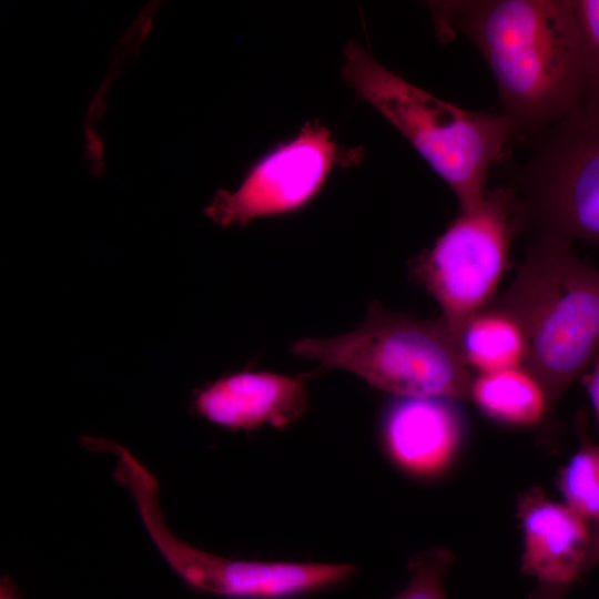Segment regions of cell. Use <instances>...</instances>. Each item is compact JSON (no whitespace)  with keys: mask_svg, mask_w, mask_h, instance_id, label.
<instances>
[{"mask_svg":"<svg viewBox=\"0 0 599 599\" xmlns=\"http://www.w3.org/2000/svg\"><path fill=\"white\" fill-rule=\"evenodd\" d=\"M589 546L583 564V573L599 565V520L588 521Z\"/></svg>","mask_w":599,"mask_h":599,"instance_id":"obj_18","label":"cell"},{"mask_svg":"<svg viewBox=\"0 0 599 599\" xmlns=\"http://www.w3.org/2000/svg\"><path fill=\"white\" fill-rule=\"evenodd\" d=\"M192 407L206 420L234 432L266 424L283 429L307 412L308 395L303 378L242 370L199 389Z\"/></svg>","mask_w":599,"mask_h":599,"instance_id":"obj_10","label":"cell"},{"mask_svg":"<svg viewBox=\"0 0 599 599\" xmlns=\"http://www.w3.org/2000/svg\"><path fill=\"white\" fill-rule=\"evenodd\" d=\"M358 156L352 150L344 152L319 121L307 122L293 139L256 161L235 190H219L204 213L229 227L295 212L318 194L336 165L352 164Z\"/></svg>","mask_w":599,"mask_h":599,"instance_id":"obj_8","label":"cell"},{"mask_svg":"<svg viewBox=\"0 0 599 599\" xmlns=\"http://www.w3.org/2000/svg\"><path fill=\"white\" fill-rule=\"evenodd\" d=\"M580 446L558 475L566 505L587 521L599 520V446L580 433Z\"/></svg>","mask_w":599,"mask_h":599,"instance_id":"obj_14","label":"cell"},{"mask_svg":"<svg viewBox=\"0 0 599 599\" xmlns=\"http://www.w3.org/2000/svg\"><path fill=\"white\" fill-rule=\"evenodd\" d=\"M0 599H19L17 587L8 576L1 578Z\"/></svg>","mask_w":599,"mask_h":599,"instance_id":"obj_19","label":"cell"},{"mask_svg":"<svg viewBox=\"0 0 599 599\" xmlns=\"http://www.w3.org/2000/svg\"><path fill=\"white\" fill-rule=\"evenodd\" d=\"M458 344L468 367L479 374L526 365L528 347L522 327L493 303L466 322Z\"/></svg>","mask_w":599,"mask_h":599,"instance_id":"obj_12","label":"cell"},{"mask_svg":"<svg viewBox=\"0 0 599 599\" xmlns=\"http://www.w3.org/2000/svg\"><path fill=\"white\" fill-rule=\"evenodd\" d=\"M583 53L582 109L599 118V0H573Z\"/></svg>","mask_w":599,"mask_h":599,"instance_id":"obj_16","label":"cell"},{"mask_svg":"<svg viewBox=\"0 0 599 599\" xmlns=\"http://www.w3.org/2000/svg\"><path fill=\"white\" fill-rule=\"evenodd\" d=\"M342 73L447 183L460 212L484 201L493 166L516 140L506 115L440 100L386 69L356 40L344 49Z\"/></svg>","mask_w":599,"mask_h":599,"instance_id":"obj_2","label":"cell"},{"mask_svg":"<svg viewBox=\"0 0 599 599\" xmlns=\"http://www.w3.org/2000/svg\"><path fill=\"white\" fill-rule=\"evenodd\" d=\"M519 229L512 191L500 185L410 261L413 280L438 302L440 318L457 339L466 322L490 304Z\"/></svg>","mask_w":599,"mask_h":599,"instance_id":"obj_7","label":"cell"},{"mask_svg":"<svg viewBox=\"0 0 599 599\" xmlns=\"http://www.w3.org/2000/svg\"><path fill=\"white\" fill-rule=\"evenodd\" d=\"M292 353L326 369L348 370L397 397L467 399L474 379L458 339L440 317L417 318L377 302L356 329L301 338Z\"/></svg>","mask_w":599,"mask_h":599,"instance_id":"obj_4","label":"cell"},{"mask_svg":"<svg viewBox=\"0 0 599 599\" xmlns=\"http://www.w3.org/2000/svg\"><path fill=\"white\" fill-rule=\"evenodd\" d=\"M463 432L461 416L447 398L397 397L382 420V437L390 457L418 475L443 469L456 453Z\"/></svg>","mask_w":599,"mask_h":599,"instance_id":"obj_11","label":"cell"},{"mask_svg":"<svg viewBox=\"0 0 599 599\" xmlns=\"http://www.w3.org/2000/svg\"><path fill=\"white\" fill-rule=\"evenodd\" d=\"M430 8L440 38L461 35L480 53L516 140L532 141L582 109L573 0H448Z\"/></svg>","mask_w":599,"mask_h":599,"instance_id":"obj_1","label":"cell"},{"mask_svg":"<svg viewBox=\"0 0 599 599\" xmlns=\"http://www.w3.org/2000/svg\"><path fill=\"white\" fill-rule=\"evenodd\" d=\"M493 304L508 312L527 338L526 367L554 405L599 352V268L571 244L536 236L509 287Z\"/></svg>","mask_w":599,"mask_h":599,"instance_id":"obj_3","label":"cell"},{"mask_svg":"<svg viewBox=\"0 0 599 599\" xmlns=\"http://www.w3.org/2000/svg\"><path fill=\"white\" fill-rule=\"evenodd\" d=\"M517 515L524 534L521 571L536 579L528 599H565L585 575L588 521L539 488L520 496Z\"/></svg>","mask_w":599,"mask_h":599,"instance_id":"obj_9","label":"cell"},{"mask_svg":"<svg viewBox=\"0 0 599 599\" xmlns=\"http://www.w3.org/2000/svg\"><path fill=\"white\" fill-rule=\"evenodd\" d=\"M582 382L591 399L599 426V357L590 366V370L582 375Z\"/></svg>","mask_w":599,"mask_h":599,"instance_id":"obj_17","label":"cell"},{"mask_svg":"<svg viewBox=\"0 0 599 599\" xmlns=\"http://www.w3.org/2000/svg\"><path fill=\"white\" fill-rule=\"evenodd\" d=\"M106 451L116 458L113 478L131 494L151 541L197 591L230 599H291L341 585L355 572L347 564L237 560L196 549L167 528L159 505V483L149 469L115 441L108 444Z\"/></svg>","mask_w":599,"mask_h":599,"instance_id":"obj_5","label":"cell"},{"mask_svg":"<svg viewBox=\"0 0 599 599\" xmlns=\"http://www.w3.org/2000/svg\"><path fill=\"white\" fill-rule=\"evenodd\" d=\"M469 398L488 417L516 426L538 423L549 406L542 385L526 366L478 374Z\"/></svg>","mask_w":599,"mask_h":599,"instance_id":"obj_13","label":"cell"},{"mask_svg":"<svg viewBox=\"0 0 599 599\" xmlns=\"http://www.w3.org/2000/svg\"><path fill=\"white\" fill-rule=\"evenodd\" d=\"M454 554L445 548H433L410 557L407 586L393 599H448L444 586Z\"/></svg>","mask_w":599,"mask_h":599,"instance_id":"obj_15","label":"cell"},{"mask_svg":"<svg viewBox=\"0 0 599 599\" xmlns=\"http://www.w3.org/2000/svg\"><path fill=\"white\" fill-rule=\"evenodd\" d=\"M530 142L507 184L520 227L599 245V118L580 109Z\"/></svg>","mask_w":599,"mask_h":599,"instance_id":"obj_6","label":"cell"}]
</instances>
